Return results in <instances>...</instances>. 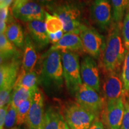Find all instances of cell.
<instances>
[{"mask_svg":"<svg viewBox=\"0 0 129 129\" xmlns=\"http://www.w3.org/2000/svg\"><path fill=\"white\" fill-rule=\"evenodd\" d=\"M121 74L125 94L129 93V50H126Z\"/></svg>","mask_w":129,"mask_h":129,"instance_id":"26","label":"cell"},{"mask_svg":"<svg viewBox=\"0 0 129 129\" xmlns=\"http://www.w3.org/2000/svg\"><path fill=\"white\" fill-rule=\"evenodd\" d=\"M75 95L77 104L98 117L104 109L105 100L100 96L98 91L85 84L79 87Z\"/></svg>","mask_w":129,"mask_h":129,"instance_id":"7","label":"cell"},{"mask_svg":"<svg viewBox=\"0 0 129 129\" xmlns=\"http://www.w3.org/2000/svg\"><path fill=\"white\" fill-rule=\"evenodd\" d=\"M120 129H129V102L127 101L125 102L124 112Z\"/></svg>","mask_w":129,"mask_h":129,"instance_id":"30","label":"cell"},{"mask_svg":"<svg viewBox=\"0 0 129 129\" xmlns=\"http://www.w3.org/2000/svg\"><path fill=\"white\" fill-rule=\"evenodd\" d=\"M64 35L63 30H60L56 33H48V38H49L50 43L54 44L57 43L61 40Z\"/></svg>","mask_w":129,"mask_h":129,"instance_id":"31","label":"cell"},{"mask_svg":"<svg viewBox=\"0 0 129 129\" xmlns=\"http://www.w3.org/2000/svg\"><path fill=\"white\" fill-rule=\"evenodd\" d=\"M41 129H69L63 116L56 109L49 108L44 114Z\"/></svg>","mask_w":129,"mask_h":129,"instance_id":"18","label":"cell"},{"mask_svg":"<svg viewBox=\"0 0 129 129\" xmlns=\"http://www.w3.org/2000/svg\"><path fill=\"white\" fill-rule=\"evenodd\" d=\"M5 35L7 39L17 48H23L25 45V36L22 26L18 23L11 22L7 25Z\"/></svg>","mask_w":129,"mask_h":129,"instance_id":"19","label":"cell"},{"mask_svg":"<svg viewBox=\"0 0 129 129\" xmlns=\"http://www.w3.org/2000/svg\"><path fill=\"white\" fill-rule=\"evenodd\" d=\"M13 88H1L0 91V107L7 105L10 103L12 98V93Z\"/></svg>","mask_w":129,"mask_h":129,"instance_id":"29","label":"cell"},{"mask_svg":"<svg viewBox=\"0 0 129 129\" xmlns=\"http://www.w3.org/2000/svg\"><path fill=\"white\" fill-rule=\"evenodd\" d=\"M13 1V0H4L3 3H0L1 9V8H6V7L9 8L10 6L12 4Z\"/></svg>","mask_w":129,"mask_h":129,"instance_id":"38","label":"cell"},{"mask_svg":"<svg viewBox=\"0 0 129 129\" xmlns=\"http://www.w3.org/2000/svg\"><path fill=\"white\" fill-rule=\"evenodd\" d=\"M37 61L38 54L35 46L30 37L29 35H27L25 37L23 48L22 71L25 72L34 71Z\"/></svg>","mask_w":129,"mask_h":129,"instance_id":"17","label":"cell"},{"mask_svg":"<svg viewBox=\"0 0 129 129\" xmlns=\"http://www.w3.org/2000/svg\"><path fill=\"white\" fill-rule=\"evenodd\" d=\"M125 53L126 49L122 35V24H112L99 59L104 73L119 72L124 60Z\"/></svg>","mask_w":129,"mask_h":129,"instance_id":"1","label":"cell"},{"mask_svg":"<svg viewBox=\"0 0 129 129\" xmlns=\"http://www.w3.org/2000/svg\"><path fill=\"white\" fill-rule=\"evenodd\" d=\"M0 55L1 64L19 57L17 47L7 39L5 34L0 35Z\"/></svg>","mask_w":129,"mask_h":129,"instance_id":"20","label":"cell"},{"mask_svg":"<svg viewBox=\"0 0 129 129\" xmlns=\"http://www.w3.org/2000/svg\"><path fill=\"white\" fill-rule=\"evenodd\" d=\"M7 23L6 22H1L0 23V32L1 34H5L7 28Z\"/></svg>","mask_w":129,"mask_h":129,"instance_id":"37","label":"cell"},{"mask_svg":"<svg viewBox=\"0 0 129 129\" xmlns=\"http://www.w3.org/2000/svg\"><path fill=\"white\" fill-rule=\"evenodd\" d=\"M63 117L69 129H88L98 116L76 103L67 106Z\"/></svg>","mask_w":129,"mask_h":129,"instance_id":"5","label":"cell"},{"mask_svg":"<svg viewBox=\"0 0 129 129\" xmlns=\"http://www.w3.org/2000/svg\"><path fill=\"white\" fill-rule=\"evenodd\" d=\"M38 82L39 77L34 71L29 72L22 71L17 77L14 87H23L31 90L37 89Z\"/></svg>","mask_w":129,"mask_h":129,"instance_id":"21","label":"cell"},{"mask_svg":"<svg viewBox=\"0 0 129 129\" xmlns=\"http://www.w3.org/2000/svg\"><path fill=\"white\" fill-rule=\"evenodd\" d=\"M41 80L47 87H60L63 80L62 52L48 49L43 55Z\"/></svg>","mask_w":129,"mask_h":129,"instance_id":"2","label":"cell"},{"mask_svg":"<svg viewBox=\"0 0 129 129\" xmlns=\"http://www.w3.org/2000/svg\"><path fill=\"white\" fill-rule=\"evenodd\" d=\"M82 81L98 92L101 87L99 71L96 61L91 56H85L80 64Z\"/></svg>","mask_w":129,"mask_h":129,"instance_id":"12","label":"cell"},{"mask_svg":"<svg viewBox=\"0 0 129 129\" xmlns=\"http://www.w3.org/2000/svg\"><path fill=\"white\" fill-rule=\"evenodd\" d=\"M13 16L16 19L25 22L45 20L46 12L41 5L35 1H28L20 7L12 9Z\"/></svg>","mask_w":129,"mask_h":129,"instance_id":"13","label":"cell"},{"mask_svg":"<svg viewBox=\"0 0 129 129\" xmlns=\"http://www.w3.org/2000/svg\"><path fill=\"white\" fill-rule=\"evenodd\" d=\"M118 72L113 71L105 74L102 91L105 101L119 99L126 95L121 77Z\"/></svg>","mask_w":129,"mask_h":129,"instance_id":"10","label":"cell"},{"mask_svg":"<svg viewBox=\"0 0 129 129\" xmlns=\"http://www.w3.org/2000/svg\"><path fill=\"white\" fill-rule=\"evenodd\" d=\"M50 50L83 52V46L80 35L75 33H64L59 42L53 44Z\"/></svg>","mask_w":129,"mask_h":129,"instance_id":"16","label":"cell"},{"mask_svg":"<svg viewBox=\"0 0 129 129\" xmlns=\"http://www.w3.org/2000/svg\"><path fill=\"white\" fill-rule=\"evenodd\" d=\"M44 96L37 88L33 97L26 122L29 129H41L44 117Z\"/></svg>","mask_w":129,"mask_h":129,"instance_id":"11","label":"cell"},{"mask_svg":"<svg viewBox=\"0 0 129 129\" xmlns=\"http://www.w3.org/2000/svg\"><path fill=\"white\" fill-rule=\"evenodd\" d=\"M16 119L17 109L14 108L10 103L3 129H13L14 124H16Z\"/></svg>","mask_w":129,"mask_h":129,"instance_id":"27","label":"cell"},{"mask_svg":"<svg viewBox=\"0 0 129 129\" xmlns=\"http://www.w3.org/2000/svg\"><path fill=\"white\" fill-rule=\"evenodd\" d=\"M53 14L56 15L62 22L64 33H75L80 34L81 23V13L76 5L72 3H65L54 6L50 10Z\"/></svg>","mask_w":129,"mask_h":129,"instance_id":"4","label":"cell"},{"mask_svg":"<svg viewBox=\"0 0 129 129\" xmlns=\"http://www.w3.org/2000/svg\"><path fill=\"white\" fill-rule=\"evenodd\" d=\"M27 28L35 46L39 49H43L49 44L48 33L44 21L35 20L28 22Z\"/></svg>","mask_w":129,"mask_h":129,"instance_id":"15","label":"cell"},{"mask_svg":"<svg viewBox=\"0 0 129 129\" xmlns=\"http://www.w3.org/2000/svg\"><path fill=\"white\" fill-rule=\"evenodd\" d=\"M113 10V18L115 23H121L129 10V0H110Z\"/></svg>","mask_w":129,"mask_h":129,"instance_id":"23","label":"cell"},{"mask_svg":"<svg viewBox=\"0 0 129 129\" xmlns=\"http://www.w3.org/2000/svg\"><path fill=\"white\" fill-rule=\"evenodd\" d=\"M37 89H28L23 87H14L12 94L10 104L17 109L24 101L32 98Z\"/></svg>","mask_w":129,"mask_h":129,"instance_id":"22","label":"cell"},{"mask_svg":"<svg viewBox=\"0 0 129 129\" xmlns=\"http://www.w3.org/2000/svg\"><path fill=\"white\" fill-rule=\"evenodd\" d=\"M87 1H90V0H87Z\"/></svg>","mask_w":129,"mask_h":129,"instance_id":"40","label":"cell"},{"mask_svg":"<svg viewBox=\"0 0 129 129\" xmlns=\"http://www.w3.org/2000/svg\"></svg>","mask_w":129,"mask_h":129,"instance_id":"41","label":"cell"},{"mask_svg":"<svg viewBox=\"0 0 129 129\" xmlns=\"http://www.w3.org/2000/svg\"><path fill=\"white\" fill-rule=\"evenodd\" d=\"M32 98L23 102L17 108V119L16 124L20 125L23 124L26 121L28 114L31 105Z\"/></svg>","mask_w":129,"mask_h":129,"instance_id":"25","label":"cell"},{"mask_svg":"<svg viewBox=\"0 0 129 129\" xmlns=\"http://www.w3.org/2000/svg\"><path fill=\"white\" fill-rule=\"evenodd\" d=\"M128 101L129 102V94H128Z\"/></svg>","mask_w":129,"mask_h":129,"instance_id":"39","label":"cell"},{"mask_svg":"<svg viewBox=\"0 0 129 129\" xmlns=\"http://www.w3.org/2000/svg\"><path fill=\"white\" fill-rule=\"evenodd\" d=\"M88 129H106L104 122L100 120H95Z\"/></svg>","mask_w":129,"mask_h":129,"instance_id":"35","label":"cell"},{"mask_svg":"<svg viewBox=\"0 0 129 129\" xmlns=\"http://www.w3.org/2000/svg\"><path fill=\"white\" fill-rule=\"evenodd\" d=\"M20 65L18 58L3 63L0 67V87L13 88Z\"/></svg>","mask_w":129,"mask_h":129,"instance_id":"14","label":"cell"},{"mask_svg":"<svg viewBox=\"0 0 129 129\" xmlns=\"http://www.w3.org/2000/svg\"><path fill=\"white\" fill-rule=\"evenodd\" d=\"M44 22L48 33H56L63 30V25L62 22L59 17L54 14H49L46 12Z\"/></svg>","mask_w":129,"mask_h":129,"instance_id":"24","label":"cell"},{"mask_svg":"<svg viewBox=\"0 0 129 129\" xmlns=\"http://www.w3.org/2000/svg\"><path fill=\"white\" fill-rule=\"evenodd\" d=\"M61 52L66 86L70 93L75 94L79 87L83 84L78 54L71 51H61Z\"/></svg>","mask_w":129,"mask_h":129,"instance_id":"3","label":"cell"},{"mask_svg":"<svg viewBox=\"0 0 129 129\" xmlns=\"http://www.w3.org/2000/svg\"><path fill=\"white\" fill-rule=\"evenodd\" d=\"M37 3L41 5L42 7H46L50 10L55 6V3L57 0H34Z\"/></svg>","mask_w":129,"mask_h":129,"instance_id":"33","label":"cell"},{"mask_svg":"<svg viewBox=\"0 0 129 129\" xmlns=\"http://www.w3.org/2000/svg\"><path fill=\"white\" fill-rule=\"evenodd\" d=\"M122 35L126 50H129V10L125 13L122 24Z\"/></svg>","mask_w":129,"mask_h":129,"instance_id":"28","label":"cell"},{"mask_svg":"<svg viewBox=\"0 0 129 129\" xmlns=\"http://www.w3.org/2000/svg\"><path fill=\"white\" fill-rule=\"evenodd\" d=\"M9 104H8L7 105L3 106L0 109V128L1 129H3V127H4L6 114H7L8 108H9Z\"/></svg>","mask_w":129,"mask_h":129,"instance_id":"32","label":"cell"},{"mask_svg":"<svg viewBox=\"0 0 129 129\" xmlns=\"http://www.w3.org/2000/svg\"><path fill=\"white\" fill-rule=\"evenodd\" d=\"M84 52L93 58L99 59L104 49L105 41L104 36L98 32L94 28L83 25L80 34Z\"/></svg>","mask_w":129,"mask_h":129,"instance_id":"6","label":"cell"},{"mask_svg":"<svg viewBox=\"0 0 129 129\" xmlns=\"http://www.w3.org/2000/svg\"><path fill=\"white\" fill-rule=\"evenodd\" d=\"M9 8H1V11H0V20L1 22H8L9 18Z\"/></svg>","mask_w":129,"mask_h":129,"instance_id":"34","label":"cell"},{"mask_svg":"<svg viewBox=\"0 0 129 129\" xmlns=\"http://www.w3.org/2000/svg\"><path fill=\"white\" fill-rule=\"evenodd\" d=\"M93 22L101 29L109 28L112 25L113 10L110 0H94L90 7Z\"/></svg>","mask_w":129,"mask_h":129,"instance_id":"9","label":"cell"},{"mask_svg":"<svg viewBox=\"0 0 129 129\" xmlns=\"http://www.w3.org/2000/svg\"><path fill=\"white\" fill-rule=\"evenodd\" d=\"M29 1H30V0H14L12 9H15V8L20 7L22 5L28 3Z\"/></svg>","mask_w":129,"mask_h":129,"instance_id":"36","label":"cell"},{"mask_svg":"<svg viewBox=\"0 0 129 129\" xmlns=\"http://www.w3.org/2000/svg\"><path fill=\"white\" fill-rule=\"evenodd\" d=\"M125 96L106 101L102 112V120L106 129H120L124 112Z\"/></svg>","mask_w":129,"mask_h":129,"instance_id":"8","label":"cell"}]
</instances>
